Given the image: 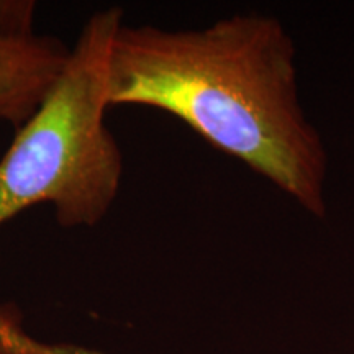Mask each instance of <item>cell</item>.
<instances>
[{"mask_svg": "<svg viewBox=\"0 0 354 354\" xmlns=\"http://www.w3.org/2000/svg\"><path fill=\"white\" fill-rule=\"evenodd\" d=\"M33 2H0V33L33 35Z\"/></svg>", "mask_w": 354, "mask_h": 354, "instance_id": "5", "label": "cell"}, {"mask_svg": "<svg viewBox=\"0 0 354 354\" xmlns=\"http://www.w3.org/2000/svg\"><path fill=\"white\" fill-rule=\"evenodd\" d=\"M109 102L174 115L325 216L328 156L300 104L294 43L276 19L233 15L197 30L122 24Z\"/></svg>", "mask_w": 354, "mask_h": 354, "instance_id": "1", "label": "cell"}, {"mask_svg": "<svg viewBox=\"0 0 354 354\" xmlns=\"http://www.w3.org/2000/svg\"><path fill=\"white\" fill-rule=\"evenodd\" d=\"M44 344L26 335L8 310H0V354H43Z\"/></svg>", "mask_w": 354, "mask_h": 354, "instance_id": "4", "label": "cell"}, {"mask_svg": "<svg viewBox=\"0 0 354 354\" xmlns=\"http://www.w3.org/2000/svg\"><path fill=\"white\" fill-rule=\"evenodd\" d=\"M71 48L48 35L0 33V122L15 131L56 86Z\"/></svg>", "mask_w": 354, "mask_h": 354, "instance_id": "3", "label": "cell"}, {"mask_svg": "<svg viewBox=\"0 0 354 354\" xmlns=\"http://www.w3.org/2000/svg\"><path fill=\"white\" fill-rule=\"evenodd\" d=\"M122 10L94 13L71 48L68 64L0 159V227L39 203L63 228H92L120 192L123 158L105 123L109 64Z\"/></svg>", "mask_w": 354, "mask_h": 354, "instance_id": "2", "label": "cell"}]
</instances>
